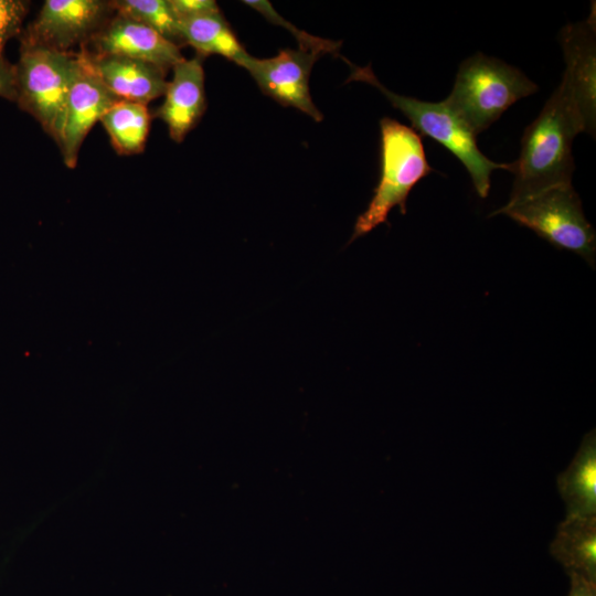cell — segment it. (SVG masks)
Listing matches in <instances>:
<instances>
[{
	"label": "cell",
	"mask_w": 596,
	"mask_h": 596,
	"mask_svg": "<svg viewBox=\"0 0 596 596\" xmlns=\"http://www.w3.org/2000/svg\"><path fill=\"white\" fill-rule=\"evenodd\" d=\"M584 131L567 85L562 79L536 119L524 130L520 157L511 162L514 181L508 202L553 185L572 183V143Z\"/></svg>",
	"instance_id": "cell-1"
},
{
	"label": "cell",
	"mask_w": 596,
	"mask_h": 596,
	"mask_svg": "<svg viewBox=\"0 0 596 596\" xmlns=\"http://www.w3.org/2000/svg\"><path fill=\"white\" fill-rule=\"evenodd\" d=\"M342 60L351 70L347 82L359 81L374 86L411 121L412 128L419 136L429 137L447 148L465 166L480 198L488 196L492 171L496 169L511 171V163L494 162L480 151L476 135L444 100L432 103L398 95L386 88L370 66L353 65L343 56Z\"/></svg>",
	"instance_id": "cell-2"
},
{
	"label": "cell",
	"mask_w": 596,
	"mask_h": 596,
	"mask_svg": "<svg viewBox=\"0 0 596 596\" xmlns=\"http://www.w3.org/2000/svg\"><path fill=\"white\" fill-rule=\"evenodd\" d=\"M15 67V103L36 119L60 147L68 95L81 68L79 53L21 42Z\"/></svg>",
	"instance_id": "cell-3"
},
{
	"label": "cell",
	"mask_w": 596,
	"mask_h": 596,
	"mask_svg": "<svg viewBox=\"0 0 596 596\" xmlns=\"http://www.w3.org/2000/svg\"><path fill=\"white\" fill-rule=\"evenodd\" d=\"M538 88L519 68L476 53L460 64L454 87L444 102L477 136L517 100Z\"/></svg>",
	"instance_id": "cell-4"
},
{
	"label": "cell",
	"mask_w": 596,
	"mask_h": 596,
	"mask_svg": "<svg viewBox=\"0 0 596 596\" xmlns=\"http://www.w3.org/2000/svg\"><path fill=\"white\" fill-rule=\"evenodd\" d=\"M381 174L366 210L359 215L351 241L387 222L390 212L398 206L406 213L412 189L433 169L427 162L421 136L392 118L380 121Z\"/></svg>",
	"instance_id": "cell-5"
},
{
	"label": "cell",
	"mask_w": 596,
	"mask_h": 596,
	"mask_svg": "<svg viewBox=\"0 0 596 596\" xmlns=\"http://www.w3.org/2000/svg\"><path fill=\"white\" fill-rule=\"evenodd\" d=\"M504 214L552 245L595 260V232L587 222L572 183L544 189L515 202H508L492 215Z\"/></svg>",
	"instance_id": "cell-6"
},
{
	"label": "cell",
	"mask_w": 596,
	"mask_h": 596,
	"mask_svg": "<svg viewBox=\"0 0 596 596\" xmlns=\"http://www.w3.org/2000/svg\"><path fill=\"white\" fill-rule=\"evenodd\" d=\"M114 12L110 1L46 0L20 42L62 52L88 41Z\"/></svg>",
	"instance_id": "cell-7"
},
{
	"label": "cell",
	"mask_w": 596,
	"mask_h": 596,
	"mask_svg": "<svg viewBox=\"0 0 596 596\" xmlns=\"http://www.w3.org/2000/svg\"><path fill=\"white\" fill-rule=\"evenodd\" d=\"M320 56V53L302 49H285L268 58L247 54L236 64L251 74L265 95L320 121L323 116L313 104L309 89L310 73Z\"/></svg>",
	"instance_id": "cell-8"
},
{
	"label": "cell",
	"mask_w": 596,
	"mask_h": 596,
	"mask_svg": "<svg viewBox=\"0 0 596 596\" xmlns=\"http://www.w3.org/2000/svg\"><path fill=\"white\" fill-rule=\"evenodd\" d=\"M566 64L562 79L568 87L584 131L595 135L596 42L595 10L586 21L567 24L560 32Z\"/></svg>",
	"instance_id": "cell-9"
},
{
	"label": "cell",
	"mask_w": 596,
	"mask_h": 596,
	"mask_svg": "<svg viewBox=\"0 0 596 596\" xmlns=\"http://www.w3.org/2000/svg\"><path fill=\"white\" fill-rule=\"evenodd\" d=\"M88 42L92 49H84L91 53L140 60L167 71L184 60L178 45L116 12Z\"/></svg>",
	"instance_id": "cell-10"
},
{
	"label": "cell",
	"mask_w": 596,
	"mask_h": 596,
	"mask_svg": "<svg viewBox=\"0 0 596 596\" xmlns=\"http://www.w3.org/2000/svg\"><path fill=\"white\" fill-rule=\"evenodd\" d=\"M118 100L120 98L100 82L81 56V68L68 95L63 139L60 146L67 168L76 167L78 151L87 134Z\"/></svg>",
	"instance_id": "cell-11"
},
{
	"label": "cell",
	"mask_w": 596,
	"mask_h": 596,
	"mask_svg": "<svg viewBox=\"0 0 596 596\" xmlns=\"http://www.w3.org/2000/svg\"><path fill=\"white\" fill-rule=\"evenodd\" d=\"M85 65L118 98L147 105L164 95L167 70L119 55L79 51Z\"/></svg>",
	"instance_id": "cell-12"
},
{
	"label": "cell",
	"mask_w": 596,
	"mask_h": 596,
	"mask_svg": "<svg viewBox=\"0 0 596 596\" xmlns=\"http://www.w3.org/2000/svg\"><path fill=\"white\" fill-rule=\"evenodd\" d=\"M204 70L201 56L184 58L173 66L163 103L153 116L168 127L172 140L181 142L205 111Z\"/></svg>",
	"instance_id": "cell-13"
},
{
	"label": "cell",
	"mask_w": 596,
	"mask_h": 596,
	"mask_svg": "<svg viewBox=\"0 0 596 596\" xmlns=\"http://www.w3.org/2000/svg\"><path fill=\"white\" fill-rule=\"evenodd\" d=\"M557 490L566 515H596V433L588 432L568 467L558 473Z\"/></svg>",
	"instance_id": "cell-14"
},
{
	"label": "cell",
	"mask_w": 596,
	"mask_h": 596,
	"mask_svg": "<svg viewBox=\"0 0 596 596\" xmlns=\"http://www.w3.org/2000/svg\"><path fill=\"white\" fill-rule=\"evenodd\" d=\"M550 553L567 574L596 582V515H566L557 526Z\"/></svg>",
	"instance_id": "cell-15"
},
{
	"label": "cell",
	"mask_w": 596,
	"mask_h": 596,
	"mask_svg": "<svg viewBox=\"0 0 596 596\" xmlns=\"http://www.w3.org/2000/svg\"><path fill=\"white\" fill-rule=\"evenodd\" d=\"M180 31L201 57L217 54L236 64L248 54L220 10L180 20Z\"/></svg>",
	"instance_id": "cell-16"
},
{
	"label": "cell",
	"mask_w": 596,
	"mask_h": 596,
	"mask_svg": "<svg viewBox=\"0 0 596 596\" xmlns=\"http://www.w3.org/2000/svg\"><path fill=\"white\" fill-rule=\"evenodd\" d=\"M151 115L147 105L120 99L100 118L115 150L123 156L145 149Z\"/></svg>",
	"instance_id": "cell-17"
},
{
	"label": "cell",
	"mask_w": 596,
	"mask_h": 596,
	"mask_svg": "<svg viewBox=\"0 0 596 596\" xmlns=\"http://www.w3.org/2000/svg\"><path fill=\"white\" fill-rule=\"evenodd\" d=\"M110 4L114 12L145 24L179 47L183 44L180 21L169 0H115Z\"/></svg>",
	"instance_id": "cell-18"
},
{
	"label": "cell",
	"mask_w": 596,
	"mask_h": 596,
	"mask_svg": "<svg viewBox=\"0 0 596 596\" xmlns=\"http://www.w3.org/2000/svg\"><path fill=\"white\" fill-rule=\"evenodd\" d=\"M243 3L258 11L270 23L287 29L297 39L299 49L317 52V53H320L321 55H324V54L339 55L338 52L342 44L341 41L321 39L318 36H313L302 30L297 29L294 24L285 20L268 1L245 0L243 1Z\"/></svg>",
	"instance_id": "cell-19"
},
{
	"label": "cell",
	"mask_w": 596,
	"mask_h": 596,
	"mask_svg": "<svg viewBox=\"0 0 596 596\" xmlns=\"http://www.w3.org/2000/svg\"><path fill=\"white\" fill-rule=\"evenodd\" d=\"M29 1L0 0V55L9 40L21 34Z\"/></svg>",
	"instance_id": "cell-20"
},
{
	"label": "cell",
	"mask_w": 596,
	"mask_h": 596,
	"mask_svg": "<svg viewBox=\"0 0 596 596\" xmlns=\"http://www.w3.org/2000/svg\"><path fill=\"white\" fill-rule=\"evenodd\" d=\"M179 21L194 15L219 11L213 0H169Z\"/></svg>",
	"instance_id": "cell-21"
},
{
	"label": "cell",
	"mask_w": 596,
	"mask_h": 596,
	"mask_svg": "<svg viewBox=\"0 0 596 596\" xmlns=\"http://www.w3.org/2000/svg\"><path fill=\"white\" fill-rule=\"evenodd\" d=\"M0 97L15 102V67L3 55H0Z\"/></svg>",
	"instance_id": "cell-22"
},
{
	"label": "cell",
	"mask_w": 596,
	"mask_h": 596,
	"mask_svg": "<svg viewBox=\"0 0 596 596\" xmlns=\"http://www.w3.org/2000/svg\"><path fill=\"white\" fill-rule=\"evenodd\" d=\"M568 575L571 577L568 596H596V582H592L576 573Z\"/></svg>",
	"instance_id": "cell-23"
}]
</instances>
